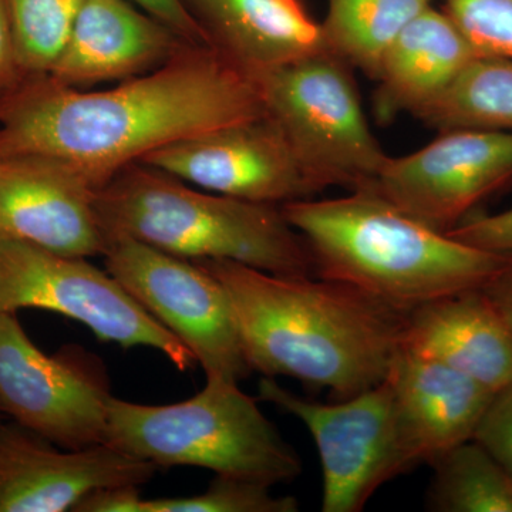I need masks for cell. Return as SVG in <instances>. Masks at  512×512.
Returning a JSON list of instances; mask_svg holds the SVG:
<instances>
[{"mask_svg": "<svg viewBox=\"0 0 512 512\" xmlns=\"http://www.w3.org/2000/svg\"><path fill=\"white\" fill-rule=\"evenodd\" d=\"M265 114L251 76L211 47L190 45L109 89L25 77L0 94V157L59 158L101 188L160 148Z\"/></svg>", "mask_w": 512, "mask_h": 512, "instance_id": "obj_1", "label": "cell"}, {"mask_svg": "<svg viewBox=\"0 0 512 512\" xmlns=\"http://www.w3.org/2000/svg\"><path fill=\"white\" fill-rule=\"evenodd\" d=\"M227 293L249 369L323 387L335 400L382 383L403 348L406 313L319 276L195 261Z\"/></svg>", "mask_w": 512, "mask_h": 512, "instance_id": "obj_2", "label": "cell"}, {"mask_svg": "<svg viewBox=\"0 0 512 512\" xmlns=\"http://www.w3.org/2000/svg\"><path fill=\"white\" fill-rule=\"evenodd\" d=\"M281 208L305 239L316 276L399 312L483 289L512 265V255L463 244L375 192L308 198Z\"/></svg>", "mask_w": 512, "mask_h": 512, "instance_id": "obj_3", "label": "cell"}, {"mask_svg": "<svg viewBox=\"0 0 512 512\" xmlns=\"http://www.w3.org/2000/svg\"><path fill=\"white\" fill-rule=\"evenodd\" d=\"M97 212L111 238H130L168 254L227 259L276 275L315 276L305 239L278 205L201 190L143 163L100 188Z\"/></svg>", "mask_w": 512, "mask_h": 512, "instance_id": "obj_4", "label": "cell"}, {"mask_svg": "<svg viewBox=\"0 0 512 512\" xmlns=\"http://www.w3.org/2000/svg\"><path fill=\"white\" fill-rule=\"evenodd\" d=\"M106 444L157 467L207 468L268 485L302 471L301 457L237 382L207 379L191 399L131 403L111 397Z\"/></svg>", "mask_w": 512, "mask_h": 512, "instance_id": "obj_5", "label": "cell"}, {"mask_svg": "<svg viewBox=\"0 0 512 512\" xmlns=\"http://www.w3.org/2000/svg\"><path fill=\"white\" fill-rule=\"evenodd\" d=\"M352 70L323 50L254 77L266 116L319 192L365 190L389 158L367 121Z\"/></svg>", "mask_w": 512, "mask_h": 512, "instance_id": "obj_6", "label": "cell"}, {"mask_svg": "<svg viewBox=\"0 0 512 512\" xmlns=\"http://www.w3.org/2000/svg\"><path fill=\"white\" fill-rule=\"evenodd\" d=\"M42 309L77 320L104 342L163 353L178 370L197 365L174 333L131 298L89 258L57 254L15 239H0V312Z\"/></svg>", "mask_w": 512, "mask_h": 512, "instance_id": "obj_7", "label": "cell"}, {"mask_svg": "<svg viewBox=\"0 0 512 512\" xmlns=\"http://www.w3.org/2000/svg\"><path fill=\"white\" fill-rule=\"evenodd\" d=\"M259 400L302 421L318 448L322 511L359 512L390 480L413 470L400 433L389 377L333 403L296 396L274 377H262Z\"/></svg>", "mask_w": 512, "mask_h": 512, "instance_id": "obj_8", "label": "cell"}, {"mask_svg": "<svg viewBox=\"0 0 512 512\" xmlns=\"http://www.w3.org/2000/svg\"><path fill=\"white\" fill-rule=\"evenodd\" d=\"M106 271L194 355L207 379L241 382L252 372L231 303L208 269L130 238H111Z\"/></svg>", "mask_w": 512, "mask_h": 512, "instance_id": "obj_9", "label": "cell"}, {"mask_svg": "<svg viewBox=\"0 0 512 512\" xmlns=\"http://www.w3.org/2000/svg\"><path fill=\"white\" fill-rule=\"evenodd\" d=\"M109 377L82 348L49 356L16 313L0 312V413L66 450L106 444Z\"/></svg>", "mask_w": 512, "mask_h": 512, "instance_id": "obj_10", "label": "cell"}, {"mask_svg": "<svg viewBox=\"0 0 512 512\" xmlns=\"http://www.w3.org/2000/svg\"><path fill=\"white\" fill-rule=\"evenodd\" d=\"M427 146L387 158L365 190L437 231L470 217L485 198L512 181V131L453 128Z\"/></svg>", "mask_w": 512, "mask_h": 512, "instance_id": "obj_11", "label": "cell"}, {"mask_svg": "<svg viewBox=\"0 0 512 512\" xmlns=\"http://www.w3.org/2000/svg\"><path fill=\"white\" fill-rule=\"evenodd\" d=\"M140 163L201 190L258 204L282 207L319 194L266 114L184 138Z\"/></svg>", "mask_w": 512, "mask_h": 512, "instance_id": "obj_12", "label": "cell"}, {"mask_svg": "<svg viewBox=\"0 0 512 512\" xmlns=\"http://www.w3.org/2000/svg\"><path fill=\"white\" fill-rule=\"evenodd\" d=\"M99 190L59 158L0 157V239L80 258L103 256L107 237L97 212Z\"/></svg>", "mask_w": 512, "mask_h": 512, "instance_id": "obj_13", "label": "cell"}, {"mask_svg": "<svg viewBox=\"0 0 512 512\" xmlns=\"http://www.w3.org/2000/svg\"><path fill=\"white\" fill-rule=\"evenodd\" d=\"M157 468L109 444L66 450L15 421L0 423V512H73L93 491L140 487Z\"/></svg>", "mask_w": 512, "mask_h": 512, "instance_id": "obj_14", "label": "cell"}, {"mask_svg": "<svg viewBox=\"0 0 512 512\" xmlns=\"http://www.w3.org/2000/svg\"><path fill=\"white\" fill-rule=\"evenodd\" d=\"M190 45L126 0H84L47 76L73 89L120 83L153 72Z\"/></svg>", "mask_w": 512, "mask_h": 512, "instance_id": "obj_15", "label": "cell"}, {"mask_svg": "<svg viewBox=\"0 0 512 512\" xmlns=\"http://www.w3.org/2000/svg\"><path fill=\"white\" fill-rule=\"evenodd\" d=\"M387 377L413 468L433 466L454 447L473 440L495 393L444 363L404 348Z\"/></svg>", "mask_w": 512, "mask_h": 512, "instance_id": "obj_16", "label": "cell"}, {"mask_svg": "<svg viewBox=\"0 0 512 512\" xmlns=\"http://www.w3.org/2000/svg\"><path fill=\"white\" fill-rule=\"evenodd\" d=\"M208 47L248 76L326 49L322 26L302 0H183Z\"/></svg>", "mask_w": 512, "mask_h": 512, "instance_id": "obj_17", "label": "cell"}, {"mask_svg": "<svg viewBox=\"0 0 512 512\" xmlns=\"http://www.w3.org/2000/svg\"><path fill=\"white\" fill-rule=\"evenodd\" d=\"M403 348L444 363L493 392L512 382V330L483 289L407 312Z\"/></svg>", "mask_w": 512, "mask_h": 512, "instance_id": "obj_18", "label": "cell"}, {"mask_svg": "<svg viewBox=\"0 0 512 512\" xmlns=\"http://www.w3.org/2000/svg\"><path fill=\"white\" fill-rule=\"evenodd\" d=\"M478 56L443 9L424 10L382 57L375 77L377 119L389 123L399 114L416 117Z\"/></svg>", "mask_w": 512, "mask_h": 512, "instance_id": "obj_19", "label": "cell"}, {"mask_svg": "<svg viewBox=\"0 0 512 512\" xmlns=\"http://www.w3.org/2000/svg\"><path fill=\"white\" fill-rule=\"evenodd\" d=\"M436 0H328L320 22L326 49L375 79L394 39Z\"/></svg>", "mask_w": 512, "mask_h": 512, "instance_id": "obj_20", "label": "cell"}, {"mask_svg": "<svg viewBox=\"0 0 512 512\" xmlns=\"http://www.w3.org/2000/svg\"><path fill=\"white\" fill-rule=\"evenodd\" d=\"M416 119L437 131H512L511 57H476Z\"/></svg>", "mask_w": 512, "mask_h": 512, "instance_id": "obj_21", "label": "cell"}, {"mask_svg": "<svg viewBox=\"0 0 512 512\" xmlns=\"http://www.w3.org/2000/svg\"><path fill=\"white\" fill-rule=\"evenodd\" d=\"M427 504L439 512H512V477L476 440L436 463Z\"/></svg>", "mask_w": 512, "mask_h": 512, "instance_id": "obj_22", "label": "cell"}, {"mask_svg": "<svg viewBox=\"0 0 512 512\" xmlns=\"http://www.w3.org/2000/svg\"><path fill=\"white\" fill-rule=\"evenodd\" d=\"M84 0H6L23 79L49 74Z\"/></svg>", "mask_w": 512, "mask_h": 512, "instance_id": "obj_23", "label": "cell"}, {"mask_svg": "<svg viewBox=\"0 0 512 512\" xmlns=\"http://www.w3.org/2000/svg\"><path fill=\"white\" fill-rule=\"evenodd\" d=\"M144 512H296L298 500L275 497L271 485L217 476L204 493L191 497L144 500Z\"/></svg>", "mask_w": 512, "mask_h": 512, "instance_id": "obj_24", "label": "cell"}, {"mask_svg": "<svg viewBox=\"0 0 512 512\" xmlns=\"http://www.w3.org/2000/svg\"><path fill=\"white\" fill-rule=\"evenodd\" d=\"M480 56L511 57L512 0H440Z\"/></svg>", "mask_w": 512, "mask_h": 512, "instance_id": "obj_25", "label": "cell"}, {"mask_svg": "<svg viewBox=\"0 0 512 512\" xmlns=\"http://www.w3.org/2000/svg\"><path fill=\"white\" fill-rule=\"evenodd\" d=\"M473 440L480 443L512 477V382L494 393Z\"/></svg>", "mask_w": 512, "mask_h": 512, "instance_id": "obj_26", "label": "cell"}, {"mask_svg": "<svg viewBox=\"0 0 512 512\" xmlns=\"http://www.w3.org/2000/svg\"><path fill=\"white\" fill-rule=\"evenodd\" d=\"M447 234L470 247L512 255V208L500 214L468 217Z\"/></svg>", "mask_w": 512, "mask_h": 512, "instance_id": "obj_27", "label": "cell"}, {"mask_svg": "<svg viewBox=\"0 0 512 512\" xmlns=\"http://www.w3.org/2000/svg\"><path fill=\"white\" fill-rule=\"evenodd\" d=\"M177 33L185 42L208 46L204 33L188 12L183 0H126Z\"/></svg>", "mask_w": 512, "mask_h": 512, "instance_id": "obj_28", "label": "cell"}, {"mask_svg": "<svg viewBox=\"0 0 512 512\" xmlns=\"http://www.w3.org/2000/svg\"><path fill=\"white\" fill-rule=\"evenodd\" d=\"M137 485L100 488L83 498L73 512H144Z\"/></svg>", "mask_w": 512, "mask_h": 512, "instance_id": "obj_29", "label": "cell"}, {"mask_svg": "<svg viewBox=\"0 0 512 512\" xmlns=\"http://www.w3.org/2000/svg\"><path fill=\"white\" fill-rule=\"evenodd\" d=\"M22 79L8 5L6 0H0V94L8 92Z\"/></svg>", "mask_w": 512, "mask_h": 512, "instance_id": "obj_30", "label": "cell"}, {"mask_svg": "<svg viewBox=\"0 0 512 512\" xmlns=\"http://www.w3.org/2000/svg\"><path fill=\"white\" fill-rule=\"evenodd\" d=\"M483 291L512 330V265L488 282Z\"/></svg>", "mask_w": 512, "mask_h": 512, "instance_id": "obj_31", "label": "cell"}]
</instances>
